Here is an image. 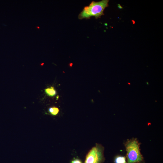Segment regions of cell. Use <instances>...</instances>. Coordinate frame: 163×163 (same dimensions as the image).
<instances>
[{"instance_id":"7a4b0ae2","label":"cell","mask_w":163,"mask_h":163,"mask_svg":"<svg viewBox=\"0 0 163 163\" xmlns=\"http://www.w3.org/2000/svg\"><path fill=\"white\" fill-rule=\"evenodd\" d=\"M127 151V163H141L144 158L140 149V144L136 138L128 139L125 144Z\"/></svg>"},{"instance_id":"5b68a950","label":"cell","mask_w":163,"mask_h":163,"mask_svg":"<svg viewBox=\"0 0 163 163\" xmlns=\"http://www.w3.org/2000/svg\"><path fill=\"white\" fill-rule=\"evenodd\" d=\"M49 112L52 115L55 116L58 114L59 112V110L58 108L52 107L49 108Z\"/></svg>"},{"instance_id":"277c9868","label":"cell","mask_w":163,"mask_h":163,"mask_svg":"<svg viewBox=\"0 0 163 163\" xmlns=\"http://www.w3.org/2000/svg\"><path fill=\"white\" fill-rule=\"evenodd\" d=\"M45 92L46 94L51 97L54 96L57 94L56 91L53 87L45 89Z\"/></svg>"},{"instance_id":"3957f363","label":"cell","mask_w":163,"mask_h":163,"mask_svg":"<svg viewBox=\"0 0 163 163\" xmlns=\"http://www.w3.org/2000/svg\"><path fill=\"white\" fill-rule=\"evenodd\" d=\"M104 150L102 145L96 144L87 154L84 163H103L105 160Z\"/></svg>"},{"instance_id":"6da1fadb","label":"cell","mask_w":163,"mask_h":163,"mask_svg":"<svg viewBox=\"0 0 163 163\" xmlns=\"http://www.w3.org/2000/svg\"><path fill=\"white\" fill-rule=\"evenodd\" d=\"M108 0H103L99 2L92 1L88 6L85 7L79 14V19H89L95 17L96 19L100 18L104 15L105 9L109 6Z\"/></svg>"},{"instance_id":"ba28073f","label":"cell","mask_w":163,"mask_h":163,"mask_svg":"<svg viewBox=\"0 0 163 163\" xmlns=\"http://www.w3.org/2000/svg\"><path fill=\"white\" fill-rule=\"evenodd\" d=\"M37 28H39V29H40V27H38V26H37Z\"/></svg>"},{"instance_id":"9c48e42d","label":"cell","mask_w":163,"mask_h":163,"mask_svg":"<svg viewBox=\"0 0 163 163\" xmlns=\"http://www.w3.org/2000/svg\"><path fill=\"white\" fill-rule=\"evenodd\" d=\"M128 83L129 84V85H130V83Z\"/></svg>"},{"instance_id":"52a82bcc","label":"cell","mask_w":163,"mask_h":163,"mask_svg":"<svg viewBox=\"0 0 163 163\" xmlns=\"http://www.w3.org/2000/svg\"><path fill=\"white\" fill-rule=\"evenodd\" d=\"M71 163H83L81 161L78 159H76L73 160Z\"/></svg>"},{"instance_id":"8992f818","label":"cell","mask_w":163,"mask_h":163,"mask_svg":"<svg viewBox=\"0 0 163 163\" xmlns=\"http://www.w3.org/2000/svg\"><path fill=\"white\" fill-rule=\"evenodd\" d=\"M115 163H126L125 157L118 156L116 157L114 160Z\"/></svg>"}]
</instances>
